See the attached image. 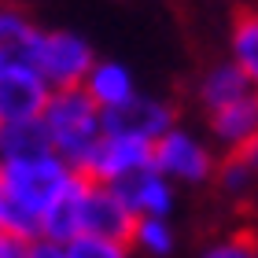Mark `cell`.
<instances>
[{"instance_id":"1","label":"cell","mask_w":258,"mask_h":258,"mask_svg":"<svg viewBox=\"0 0 258 258\" xmlns=\"http://www.w3.org/2000/svg\"><path fill=\"white\" fill-rule=\"evenodd\" d=\"M41 125L48 133L52 151L59 155L70 170L81 166V159L92 151V144L100 140V107L85 96V89H52L41 111Z\"/></svg>"},{"instance_id":"2","label":"cell","mask_w":258,"mask_h":258,"mask_svg":"<svg viewBox=\"0 0 258 258\" xmlns=\"http://www.w3.org/2000/svg\"><path fill=\"white\" fill-rule=\"evenodd\" d=\"M92 63H96L92 44L85 37H78V33H67V30L41 33L37 55H33V70L44 78L48 89H78Z\"/></svg>"},{"instance_id":"3","label":"cell","mask_w":258,"mask_h":258,"mask_svg":"<svg viewBox=\"0 0 258 258\" xmlns=\"http://www.w3.org/2000/svg\"><path fill=\"white\" fill-rule=\"evenodd\" d=\"M151 166H155L166 181L181 184H203L214 177V155L199 137H192L188 129H166L155 144H151Z\"/></svg>"},{"instance_id":"4","label":"cell","mask_w":258,"mask_h":258,"mask_svg":"<svg viewBox=\"0 0 258 258\" xmlns=\"http://www.w3.org/2000/svg\"><path fill=\"white\" fill-rule=\"evenodd\" d=\"M100 125H103V133L155 144L166 129L177 125V118H173V107H170L166 100H155V96H144V92H133V96H129L125 103H118V107L100 111Z\"/></svg>"},{"instance_id":"5","label":"cell","mask_w":258,"mask_h":258,"mask_svg":"<svg viewBox=\"0 0 258 258\" xmlns=\"http://www.w3.org/2000/svg\"><path fill=\"white\" fill-rule=\"evenodd\" d=\"M70 173L74 170H70L55 151L37 155V159H22V162H0V181H4L19 199H26L37 214H41V207L70 181Z\"/></svg>"},{"instance_id":"6","label":"cell","mask_w":258,"mask_h":258,"mask_svg":"<svg viewBox=\"0 0 258 258\" xmlns=\"http://www.w3.org/2000/svg\"><path fill=\"white\" fill-rule=\"evenodd\" d=\"M148 162H151V144L114 137V133H100V140L92 144V151L81 159V166L74 173H81L85 181H96V184H114L118 177L148 166Z\"/></svg>"},{"instance_id":"7","label":"cell","mask_w":258,"mask_h":258,"mask_svg":"<svg viewBox=\"0 0 258 258\" xmlns=\"http://www.w3.org/2000/svg\"><path fill=\"white\" fill-rule=\"evenodd\" d=\"M133 229H137V214L118 199V192H114L111 184L89 181L85 199H81V232L129 243L133 240Z\"/></svg>"},{"instance_id":"8","label":"cell","mask_w":258,"mask_h":258,"mask_svg":"<svg viewBox=\"0 0 258 258\" xmlns=\"http://www.w3.org/2000/svg\"><path fill=\"white\" fill-rule=\"evenodd\" d=\"M111 188L118 192V199L137 218H170L173 210V181H166L151 162L118 177Z\"/></svg>"},{"instance_id":"9","label":"cell","mask_w":258,"mask_h":258,"mask_svg":"<svg viewBox=\"0 0 258 258\" xmlns=\"http://www.w3.org/2000/svg\"><path fill=\"white\" fill-rule=\"evenodd\" d=\"M48 85L33 67H11L0 70V122H19V118H41Z\"/></svg>"},{"instance_id":"10","label":"cell","mask_w":258,"mask_h":258,"mask_svg":"<svg viewBox=\"0 0 258 258\" xmlns=\"http://www.w3.org/2000/svg\"><path fill=\"white\" fill-rule=\"evenodd\" d=\"M85 177L70 173V181L41 207V236L52 243H67L81 236V199H85Z\"/></svg>"},{"instance_id":"11","label":"cell","mask_w":258,"mask_h":258,"mask_svg":"<svg viewBox=\"0 0 258 258\" xmlns=\"http://www.w3.org/2000/svg\"><path fill=\"white\" fill-rule=\"evenodd\" d=\"M41 44V30L26 11L0 4V70L11 67H33V55H37Z\"/></svg>"},{"instance_id":"12","label":"cell","mask_w":258,"mask_h":258,"mask_svg":"<svg viewBox=\"0 0 258 258\" xmlns=\"http://www.w3.org/2000/svg\"><path fill=\"white\" fill-rule=\"evenodd\" d=\"M210 133H214V140L229 155L232 151H243L258 137V96L247 92V96L210 111Z\"/></svg>"},{"instance_id":"13","label":"cell","mask_w":258,"mask_h":258,"mask_svg":"<svg viewBox=\"0 0 258 258\" xmlns=\"http://www.w3.org/2000/svg\"><path fill=\"white\" fill-rule=\"evenodd\" d=\"M81 89H85V96L96 103L100 111H111V107L125 103L137 92V81H133V74H129V67L114 63V59H103V63H92L89 67Z\"/></svg>"},{"instance_id":"14","label":"cell","mask_w":258,"mask_h":258,"mask_svg":"<svg viewBox=\"0 0 258 258\" xmlns=\"http://www.w3.org/2000/svg\"><path fill=\"white\" fill-rule=\"evenodd\" d=\"M48 133L41 118H19V122H0V162H22L48 155Z\"/></svg>"},{"instance_id":"15","label":"cell","mask_w":258,"mask_h":258,"mask_svg":"<svg viewBox=\"0 0 258 258\" xmlns=\"http://www.w3.org/2000/svg\"><path fill=\"white\" fill-rule=\"evenodd\" d=\"M247 92H251V85H247L243 70L232 59L214 63L203 78H199V103H203L207 111H218V107H225V103H232V100L247 96Z\"/></svg>"},{"instance_id":"16","label":"cell","mask_w":258,"mask_h":258,"mask_svg":"<svg viewBox=\"0 0 258 258\" xmlns=\"http://www.w3.org/2000/svg\"><path fill=\"white\" fill-rule=\"evenodd\" d=\"M0 232L11 236L15 243H30L41 236V214L26 199H19L4 181H0Z\"/></svg>"},{"instance_id":"17","label":"cell","mask_w":258,"mask_h":258,"mask_svg":"<svg viewBox=\"0 0 258 258\" xmlns=\"http://www.w3.org/2000/svg\"><path fill=\"white\" fill-rule=\"evenodd\" d=\"M232 63L243 70L251 92L258 96V11H240L232 22Z\"/></svg>"},{"instance_id":"18","label":"cell","mask_w":258,"mask_h":258,"mask_svg":"<svg viewBox=\"0 0 258 258\" xmlns=\"http://www.w3.org/2000/svg\"><path fill=\"white\" fill-rule=\"evenodd\" d=\"M129 247L144 251L151 258H170L173 247H177V236H173V225L166 218H137V229H133Z\"/></svg>"},{"instance_id":"19","label":"cell","mask_w":258,"mask_h":258,"mask_svg":"<svg viewBox=\"0 0 258 258\" xmlns=\"http://www.w3.org/2000/svg\"><path fill=\"white\" fill-rule=\"evenodd\" d=\"M199 258H258V232L254 229H232L214 243H207Z\"/></svg>"},{"instance_id":"20","label":"cell","mask_w":258,"mask_h":258,"mask_svg":"<svg viewBox=\"0 0 258 258\" xmlns=\"http://www.w3.org/2000/svg\"><path fill=\"white\" fill-rule=\"evenodd\" d=\"M63 251H67V258H133V247H129V243L103 240V236H89V232L67 240Z\"/></svg>"},{"instance_id":"21","label":"cell","mask_w":258,"mask_h":258,"mask_svg":"<svg viewBox=\"0 0 258 258\" xmlns=\"http://www.w3.org/2000/svg\"><path fill=\"white\" fill-rule=\"evenodd\" d=\"M214 177H218V184H221V192H229V196H247L251 188H254V173H251V166L243 162L236 151L232 155H225L214 166Z\"/></svg>"},{"instance_id":"22","label":"cell","mask_w":258,"mask_h":258,"mask_svg":"<svg viewBox=\"0 0 258 258\" xmlns=\"http://www.w3.org/2000/svg\"><path fill=\"white\" fill-rule=\"evenodd\" d=\"M19 258H67V251H63V243H52V240L37 236V240L19 247Z\"/></svg>"},{"instance_id":"23","label":"cell","mask_w":258,"mask_h":258,"mask_svg":"<svg viewBox=\"0 0 258 258\" xmlns=\"http://www.w3.org/2000/svg\"><path fill=\"white\" fill-rule=\"evenodd\" d=\"M236 155H240L243 162H247V166H251V173L258 177V137H254V140H251V144L243 148V151H236Z\"/></svg>"},{"instance_id":"24","label":"cell","mask_w":258,"mask_h":258,"mask_svg":"<svg viewBox=\"0 0 258 258\" xmlns=\"http://www.w3.org/2000/svg\"><path fill=\"white\" fill-rule=\"evenodd\" d=\"M19 247H22V243H15L11 236L0 232V258H19Z\"/></svg>"}]
</instances>
